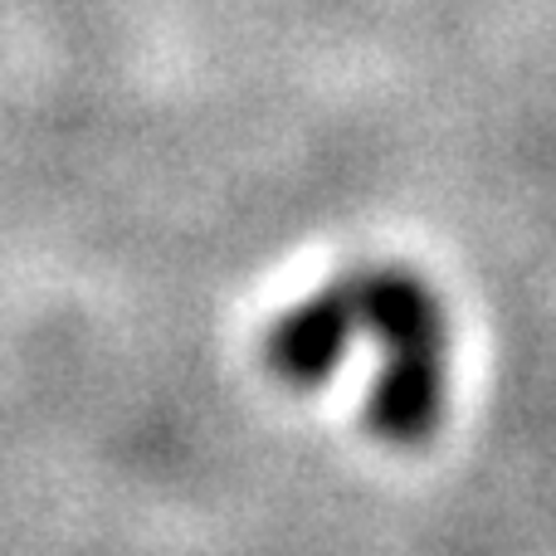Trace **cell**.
<instances>
[{
    "mask_svg": "<svg viewBox=\"0 0 556 556\" xmlns=\"http://www.w3.org/2000/svg\"><path fill=\"white\" fill-rule=\"evenodd\" d=\"M356 327L381 342L386 366L366 401V430L391 444H420L444 415L450 386V317L425 278L405 269H366L346 278Z\"/></svg>",
    "mask_w": 556,
    "mask_h": 556,
    "instance_id": "cell-1",
    "label": "cell"
},
{
    "mask_svg": "<svg viewBox=\"0 0 556 556\" xmlns=\"http://www.w3.org/2000/svg\"><path fill=\"white\" fill-rule=\"evenodd\" d=\"M352 337H356V307H352V288L342 278V283L307 293L303 303L278 317L269 337H264V362L283 386L313 391L337 371Z\"/></svg>",
    "mask_w": 556,
    "mask_h": 556,
    "instance_id": "cell-2",
    "label": "cell"
}]
</instances>
